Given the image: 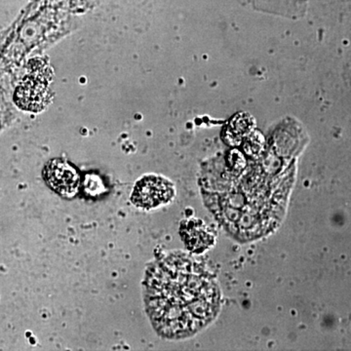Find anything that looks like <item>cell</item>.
<instances>
[{"label": "cell", "instance_id": "1", "mask_svg": "<svg viewBox=\"0 0 351 351\" xmlns=\"http://www.w3.org/2000/svg\"><path fill=\"white\" fill-rule=\"evenodd\" d=\"M144 299L152 326L164 339L195 336L216 319L221 309L216 278L184 253L152 263L145 274Z\"/></svg>", "mask_w": 351, "mask_h": 351}, {"label": "cell", "instance_id": "2", "mask_svg": "<svg viewBox=\"0 0 351 351\" xmlns=\"http://www.w3.org/2000/svg\"><path fill=\"white\" fill-rule=\"evenodd\" d=\"M175 195L172 182L158 176H147L136 184L132 202L143 209H152L169 202Z\"/></svg>", "mask_w": 351, "mask_h": 351}, {"label": "cell", "instance_id": "3", "mask_svg": "<svg viewBox=\"0 0 351 351\" xmlns=\"http://www.w3.org/2000/svg\"><path fill=\"white\" fill-rule=\"evenodd\" d=\"M49 98L47 82L34 75L27 76L14 94L16 105L27 112H40L49 103Z\"/></svg>", "mask_w": 351, "mask_h": 351}, {"label": "cell", "instance_id": "4", "mask_svg": "<svg viewBox=\"0 0 351 351\" xmlns=\"http://www.w3.org/2000/svg\"><path fill=\"white\" fill-rule=\"evenodd\" d=\"M44 178L53 191L64 197H73L80 186V176L75 168L62 159H53L46 164Z\"/></svg>", "mask_w": 351, "mask_h": 351}]
</instances>
